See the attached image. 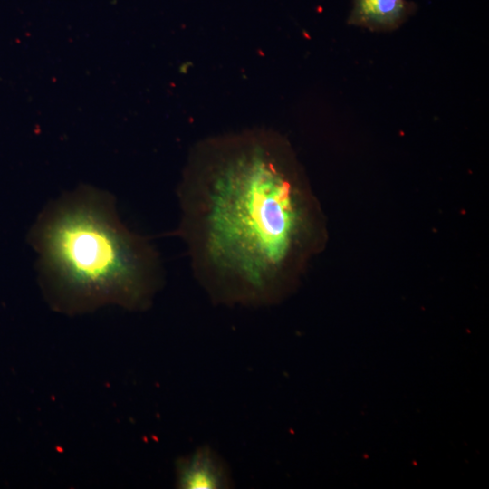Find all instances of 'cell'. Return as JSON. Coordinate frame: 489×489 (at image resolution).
<instances>
[{"mask_svg":"<svg viewBox=\"0 0 489 489\" xmlns=\"http://www.w3.org/2000/svg\"><path fill=\"white\" fill-rule=\"evenodd\" d=\"M193 274L216 303L279 302L314 240L312 205L288 142L253 129L191 149L177 187Z\"/></svg>","mask_w":489,"mask_h":489,"instance_id":"6da1fadb","label":"cell"},{"mask_svg":"<svg viewBox=\"0 0 489 489\" xmlns=\"http://www.w3.org/2000/svg\"><path fill=\"white\" fill-rule=\"evenodd\" d=\"M42 284L68 312L147 307L163 280L158 251L120 219L113 196L80 186L50 202L30 234Z\"/></svg>","mask_w":489,"mask_h":489,"instance_id":"7a4b0ae2","label":"cell"},{"mask_svg":"<svg viewBox=\"0 0 489 489\" xmlns=\"http://www.w3.org/2000/svg\"><path fill=\"white\" fill-rule=\"evenodd\" d=\"M177 481L178 487L185 489H225L233 484L227 465L207 446L178 462Z\"/></svg>","mask_w":489,"mask_h":489,"instance_id":"3957f363","label":"cell"},{"mask_svg":"<svg viewBox=\"0 0 489 489\" xmlns=\"http://www.w3.org/2000/svg\"><path fill=\"white\" fill-rule=\"evenodd\" d=\"M408 0H353L350 25L372 32H389L400 27L416 11Z\"/></svg>","mask_w":489,"mask_h":489,"instance_id":"277c9868","label":"cell"}]
</instances>
